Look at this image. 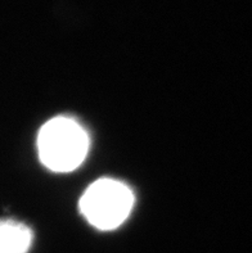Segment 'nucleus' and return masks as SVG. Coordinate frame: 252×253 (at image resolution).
Listing matches in <instances>:
<instances>
[{
  "mask_svg": "<svg viewBox=\"0 0 252 253\" xmlns=\"http://www.w3.org/2000/svg\"><path fill=\"white\" fill-rule=\"evenodd\" d=\"M89 147L85 127L70 116H57L45 122L36 140L39 160L54 172L76 170L85 161Z\"/></svg>",
  "mask_w": 252,
  "mask_h": 253,
  "instance_id": "1",
  "label": "nucleus"
},
{
  "mask_svg": "<svg viewBox=\"0 0 252 253\" xmlns=\"http://www.w3.org/2000/svg\"><path fill=\"white\" fill-rule=\"evenodd\" d=\"M134 193L116 179H99L90 184L80 198V212L92 226L113 230L126 221L134 207Z\"/></svg>",
  "mask_w": 252,
  "mask_h": 253,
  "instance_id": "2",
  "label": "nucleus"
},
{
  "mask_svg": "<svg viewBox=\"0 0 252 253\" xmlns=\"http://www.w3.org/2000/svg\"><path fill=\"white\" fill-rule=\"evenodd\" d=\"M34 233L26 224L13 218L0 220V253H29Z\"/></svg>",
  "mask_w": 252,
  "mask_h": 253,
  "instance_id": "3",
  "label": "nucleus"
}]
</instances>
